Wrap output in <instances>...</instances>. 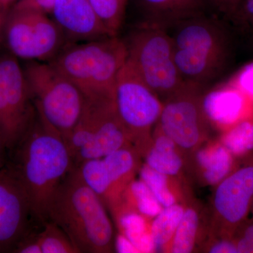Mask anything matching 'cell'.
Returning <instances> with one entry per match:
<instances>
[{"mask_svg":"<svg viewBox=\"0 0 253 253\" xmlns=\"http://www.w3.org/2000/svg\"><path fill=\"white\" fill-rule=\"evenodd\" d=\"M14 149L16 164L11 169L27 194L35 220L42 225L55 194L73 169L69 149L38 117Z\"/></svg>","mask_w":253,"mask_h":253,"instance_id":"6da1fadb","label":"cell"},{"mask_svg":"<svg viewBox=\"0 0 253 253\" xmlns=\"http://www.w3.org/2000/svg\"><path fill=\"white\" fill-rule=\"evenodd\" d=\"M48 220L64 231L78 253L112 251L113 225L104 201L76 168L70 171L55 194Z\"/></svg>","mask_w":253,"mask_h":253,"instance_id":"7a4b0ae2","label":"cell"},{"mask_svg":"<svg viewBox=\"0 0 253 253\" xmlns=\"http://www.w3.org/2000/svg\"><path fill=\"white\" fill-rule=\"evenodd\" d=\"M166 31L184 83L203 88L219 77L227 61L229 42L215 14L187 18Z\"/></svg>","mask_w":253,"mask_h":253,"instance_id":"3957f363","label":"cell"},{"mask_svg":"<svg viewBox=\"0 0 253 253\" xmlns=\"http://www.w3.org/2000/svg\"><path fill=\"white\" fill-rule=\"evenodd\" d=\"M126 59V42L118 36L68 42L50 63L86 99H113L116 81Z\"/></svg>","mask_w":253,"mask_h":253,"instance_id":"277c9868","label":"cell"},{"mask_svg":"<svg viewBox=\"0 0 253 253\" xmlns=\"http://www.w3.org/2000/svg\"><path fill=\"white\" fill-rule=\"evenodd\" d=\"M22 66L38 118L66 142L84 111L85 96L50 62L25 61Z\"/></svg>","mask_w":253,"mask_h":253,"instance_id":"5b68a950","label":"cell"},{"mask_svg":"<svg viewBox=\"0 0 253 253\" xmlns=\"http://www.w3.org/2000/svg\"><path fill=\"white\" fill-rule=\"evenodd\" d=\"M131 143L118 118L113 99H86L81 117L66 141L73 168L130 147Z\"/></svg>","mask_w":253,"mask_h":253,"instance_id":"8992f818","label":"cell"},{"mask_svg":"<svg viewBox=\"0 0 253 253\" xmlns=\"http://www.w3.org/2000/svg\"><path fill=\"white\" fill-rule=\"evenodd\" d=\"M123 40L128 62L160 99H168L184 85L166 30L134 26Z\"/></svg>","mask_w":253,"mask_h":253,"instance_id":"52a82bcc","label":"cell"},{"mask_svg":"<svg viewBox=\"0 0 253 253\" xmlns=\"http://www.w3.org/2000/svg\"><path fill=\"white\" fill-rule=\"evenodd\" d=\"M1 42L7 52L19 61L50 62L68 42L49 15L11 9L5 21Z\"/></svg>","mask_w":253,"mask_h":253,"instance_id":"ba28073f","label":"cell"},{"mask_svg":"<svg viewBox=\"0 0 253 253\" xmlns=\"http://www.w3.org/2000/svg\"><path fill=\"white\" fill-rule=\"evenodd\" d=\"M37 118L22 64L8 52L0 55V139L6 149L16 148Z\"/></svg>","mask_w":253,"mask_h":253,"instance_id":"9c48e42d","label":"cell"},{"mask_svg":"<svg viewBox=\"0 0 253 253\" xmlns=\"http://www.w3.org/2000/svg\"><path fill=\"white\" fill-rule=\"evenodd\" d=\"M113 102L131 142L141 146L151 126L159 120L163 103L127 60L118 75Z\"/></svg>","mask_w":253,"mask_h":253,"instance_id":"30bf717a","label":"cell"},{"mask_svg":"<svg viewBox=\"0 0 253 253\" xmlns=\"http://www.w3.org/2000/svg\"><path fill=\"white\" fill-rule=\"evenodd\" d=\"M203 88L184 83L166 99L160 116V128L176 145L191 149L201 140L205 128Z\"/></svg>","mask_w":253,"mask_h":253,"instance_id":"8fae6325","label":"cell"},{"mask_svg":"<svg viewBox=\"0 0 253 253\" xmlns=\"http://www.w3.org/2000/svg\"><path fill=\"white\" fill-rule=\"evenodd\" d=\"M136 151L123 148L108 156L89 160L77 168L89 187L105 204L116 207L137 167Z\"/></svg>","mask_w":253,"mask_h":253,"instance_id":"7c38bea8","label":"cell"},{"mask_svg":"<svg viewBox=\"0 0 253 253\" xmlns=\"http://www.w3.org/2000/svg\"><path fill=\"white\" fill-rule=\"evenodd\" d=\"M34 219L26 191L11 168L0 171V253L14 251Z\"/></svg>","mask_w":253,"mask_h":253,"instance_id":"4fadbf2b","label":"cell"},{"mask_svg":"<svg viewBox=\"0 0 253 253\" xmlns=\"http://www.w3.org/2000/svg\"><path fill=\"white\" fill-rule=\"evenodd\" d=\"M50 16L68 42L111 36L100 21L89 0H55Z\"/></svg>","mask_w":253,"mask_h":253,"instance_id":"5bb4252c","label":"cell"},{"mask_svg":"<svg viewBox=\"0 0 253 253\" xmlns=\"http://www.w3.org/2000/svg\"><path fill=\"white\" fill-rule=\"evenodd\" d=\"M253 201V164L226 176L218 186L214 207L221 219L229 227L244 220Z\"/></svg>","mask_w":253,"mask_h":253,"instance_id":"9a60e30c","label":"cell"},{"mask_svg":"<svg viewBox=\"0 0 253 253\" xmlns=\"http://www.w3.org/2000/svg\"><path fill=\"white\" fill-rule=\"evenodd\" d=\"M134 4L137 14L134 26L164 30L187 18L214 11L211 0H134Z\"/></svg>","mask_w":253,"mask_h":253,"instance_id":"2e32d148","label":"cell"},{"mask_svg":"<svg viewBox=\"0 0 253 253\" xmlns=\"http://www.w3.org/2000/svg\"><path fill=\"white\" fill-rule=\"evenodd\" d=\"M246 96L234 86L226 90L210 94L204 100L206 115L223 125L239 123L246 108Z\"/></svg>","mask_w":253,"mask_h":253,"instance_id":"e0dca14e","label":"cell"},{"mask_svg":"<svg viewBox=\"0 0 253 253\" xmlns=\"http://www.w3.org/2000/svg\"><path fill=\"white\" fill-rule=\"evenodd\" d=\"M150 168L167 176L175 175L180 170L182 162L176 151V144L166 134L156 137L154 146L146 156Z\"/></svg>","mask_w":253,"mask_h":253,"instance_id":"ac0fdd59","label":"cell"},{"mask_svg":"<svg viewBox=\"0 0 253 253\" xmlns=\"http://www.w3.org/2000/svg\"><path fill=\"white\" fill-rule=\"evenodd\" d=\"M229 150L224 146L199 151L197 161L204 169V177L211 184L221 182L230 172L233 159Z\"/></svg>","mask_w":253,"mask_h":253,"instance_id":"d6986e66","label":"cell"},{"mask_svg":"<svg viewBox=\"0 0 253 253\" xmlns=\"http://www.w3.org/2000/svg\"><path fill=\"white\" fill-rule=\"evenodd\" d=\"M184 212L179 205L163 208L151 226V235L156 247H163L172 241Z\"/></svg>","mask_w":253,"mask_h":253,"instance_id":"ffe728a7","label":"cell"},{"mask_svg":"<svg viewBox=\"0 0 253 253\" xmlns=\"http://www.w3.org/2000/svg\"><path fill=\"white\" fill-rule=\"evenodd\" d=\"M100 21L111 36H118L129 0H89Z\"/></svg>","mask_w":253,"mask_h":253,"instance_id":"44dd1931","label":"cell"},{"mask_svg":"<svg viewBox=\"0 0 253 253\" xmlns=\"http://www.w3.org/2000/svg\"><path fill=\"white\" fill-rule=\"evenodd\" d=\"M199 226V216L194 209L184 211V214L173 236V253H189L194 249Z\"/></svg>","mask_w":253,"mask_h":253,"instance_id":"7402d4cb","label":"cell"},{"mask_svg":"<svg viewBox=\"0 0 253 253\" xmlns=\"http://www.w3.org/2000/svg\"><path fill=\"white\" fill-rule=\"evenodd\" d=\"M38 239L42 253H78L64 231L52 221L42 224Z\"/></svg>","mask_w":253,"mask_h":253,"instance_id":"603a6c76","label":"cell"},{"mask_svg":"<svg viewBox=\"0 0 253 253\" xmlns=\"http://www.w3.org/2000/svg\"><path fill=\"white\" fill-rule=\"evenodd\" d=\"M126 239L139 252L151 253L156 249L151 233L146 231L144 218L136 214H128L121 219Z\"/></svg>","mask_w":253,"mask_h":253,"instance_id":"cb8c5ba5","label":"cell"},{"mask_svg":"<svg viewBox=\"0 0 253 253\" xmlns=\"http://www.w3.org/2000/svg\"><path fill=\"white\" fill-rule=\"evenodd\" d=\"M223 146L234 155H243L253 150V120L236 123L223 138Z\"/></svg>","mask_w":253,"mask_h":253,"instance_id":"d4e9b609","label":"cell"},{"mask_svg":"<svg viewBox=\"0 0 253 253\" xmlns=\"http://www.w3.org/2000/svg\"><path fill=\"white\" fill-rule=\"evenodd\" d=\"M141 176L163 208L175 204V199L168 187L167 175L146 165L141 169Z\"/></svg>","mask_w":253,"mask_h":253,"instance_id":"484cf974","label":"cell"},{"mask_svg":"<svg viewBox=\"0 0 253 253\" xmlns=\"http://www.w3.org/2000/svg\"><path fill=\"white\" fill-rule=\"evenodd\" d=\"M130 189L138 209L142 214L148 217H156L161 212L163 206L144 181H134Z\"/></svg>","mask_w":253,"mask_h":253,"instance_id":"4316f807","label":"cell"},{"mask_svg":"<svg viewBox=\"0 0 253 253\" xmlns=\"http://www.w3.org/2000/svg\"><path fill=\"white\" fill-rule=\"evenodd\" d=\"M54 1L55 0H18L11 9L33 10L50 16Z\"/></svg>","mask_w":253,"mask_h":253,"instance_id":"83f0119b","label":"cell"},{"mask_svg":"<svg viewBox=\"0 0 253 253\" xmlns=\"http://www.w3.org/2000/svg\"><path fill=\"white\" fill-rule=\"evenodd\" d=\"M235 87L253 100V63L245 68L236 81Z\"/></svg>","mask_w":253,"mask_h":253,"instance_id":"f1b7e54d","label":"cell"},{"mask_svg":"<svg viewBox=\"0 0 253 253\" xmlns=\"http://www.w3.org/2000/svg\"><path fill=\"white\" fill-rule=\"evenodd\" d=\"M243 0H211L214 13L234 18L239 10Z\"/></svg>","mask_w":253,"mask_h":253,"instance_id":"f546056e","label":"cell"},{"mask_svg":"<svg viewBox=\"0 0 253 253\" xmlns=\"http://www.w3.org/2000/svg\"><path fill=\"white\" fill-rule=\"evenodd\" d=\"M235 244L238 253H253V224L245 228Z\"/></svg>","mask_w":253,"mask_h":253,"instance_id":"4dcf8cb0","label":"cell"},{"mask_svg":"<svg viewBox=\"0 0 253 253\" xmlns=\"http://www.w3.org/2000/svg\"><path fill=\"white\" fill-rule=\"evenodd\" d=\"M18 253H42L38 239V234L28 235L18 244L13 251Z\"/></svg>","mask_w":253,"mask_h":253,"instance_id":"1f68e13d","label":"cell"},{"mask_svg":"<svg viewBox=\"0 0 253 253\" xmlns=\"http://www.w3.org/2000/svg\"><path fill=\"white\" fill-rule=\"evenodd\" d=\"M234 18H241L253 27V0H243Z\"/></svg>","mask_w":253,"mask_h":253,"instance_id":"d6a6232c","label":"cell"},{"mask_svg":"<svg viewBox=\"0 0 253 253\" xmlns=\"http://www.w3.org/2000/svg\"><path fill=\"white\" fill-rule=\"evenodd\" d=\"M210 253H237L235 243L223 241L214 244L211 248Z\"/></svg>","mask_w":253,"mask_h":253,"instance_id":"836d02e7","label":"cell"},{"mask_svg":"<svg viewBox=\"0 0 253 253\" xmlns=\"http://www.w3.org/2000/svg\"><path fill=\"white\" fill-rule=\"evenodd\" d=\"M116 246L119 253H139L130 241L124 236L118 238Z\"/></svg>","mask_w":253,"mask_h":253,"instance_id":"e575fe53","label":"cell"},{"mask_svg":"<svg viewBox=\"0 0 253 253\" xmlns=\"http://www.w3.org/2000/svg\"><path fill=\"white\" fill-rule=\"evenodd\" d=\"M9 11L1 6L0 4V42H1V37H2L3 29H4L5 21Z\"/></svg>","mask_w":253,"mask_h":253,"instance_id":"d590c367","label":"cell"},{"mask_svg":"<svg viewBox=\"0 0 253 253\" xmlns=\"http://www.w3.org/2000/svg\"><path fill=\"white\" fill-rule=\"evenodd\" d=\"M18 0H0V4L6 11H9L10 9L12 7L13 5Z\"/></svg>","mask_w":253,"mask_h":253,"instance_id":"8d00e7d4","label":"cell"},{"mask_svg":"<svg viewBox=\"0 0 253 253\" xmlns=\"http://www.w3.org/2000/svg\"><path fill=\"white\" fill-rule=\"evenodd\" d=\"M6 149L4 144H3L2 141H1V139H0V169H1V161H2V157L3 154H4V151Z\"/></svg>","mask_w":253,"mask_h":253,"instance_id":"74e56055","label":"cell"},{"mask_svg":"<svg viewBox=\"0 0 253 253\" xmlns=\"http://www.w3.org/2000/svg\"><path fill=\"white\" fill-rule=\"evenodd\" d=\"M1 169H2V168H1V169H0V171H1Z\"/></svg>","mask_w":253,"mask_h":253,"instance_id":"f35d334b","label":"cell"},{"mask_svg":"<svg viewBox=\"0 0 253 253\" xmlns=\"http://www.w3.org/2000/svg\"><path fill=\"white\" fill-rule=\"evenodd\" d=\"M252 205H253V204Z\"/></svg>","mask_w":253,"mask_h":253,"instance_id":"ab89813d","label":"cell"}]
</instances>
